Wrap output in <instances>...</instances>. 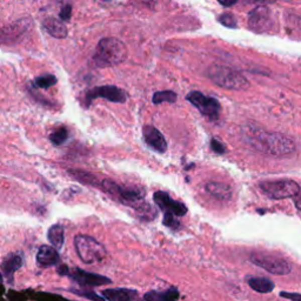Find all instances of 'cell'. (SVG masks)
Returning a JSON list of instances; mask_svg holds the SVG:
<instances>
[{
  "label": "cell",
  "mask_w": 301,
  "mask_h": 301,
  "mask_svg": "<svg viewBox=\"0 0 301 301\" xmlns=\"http://www.w3.org/2000/svg\"><path fill=\"white\" fill-rule=\"evenodd\" d=\"M241 136L245 143L261 153L274 157H287L295 152V144L292 139L283 134L267 132L254 125L244 126Z\"/></svg>",
  "instance_id": "cell-1"
},
{
  "label": "cell",
  "mask_w": 301,
  "mask_h": 301,
  "mask_svg": "<svg viewBox=\"0 0 301 301\" xmlns=\"http://www.w3.org/2000/svg\"><path fill=\"white\" fill-rule=\"evenodd\" d=\"M127 54L129 51L122 40L112 37L104 38L95 48L93 63L99 68L117 66L126 60Z\"/></svg>",
  "instance_id": "cell-2"
},
{
  "label": "cell",
  "mask_w": 301,
  "mask_h": 301,
  "mask_svg": "<svg viewBox=\"0 0 301 301\" xmlns=\"http://www.w3.org/2000/svg\"><path fill=\"white\" fill-rule=\"evenodd\" d=\"M207 77L219 87L243 91L250 87V81L240 72L225 65L214 64L207 68Z\"/></svg>",
  "instance_id": "cell-3"
},
{
  "label": "cell",
  "mask_w": 301,
  "mask_h": 301,
  "mask_svg": "<svg viewBox=\"0 0 301 301\" xmlns=\"http://www.w3.org/2000/svg\"><path fill=\"white\" fill-rule=\"evenodd\" d=\"M99 188L107 194L112 196V199L124 204V205L133 207L137 210L138 207L145 203V191L139 187H125V186L118 185L117 182L110 179L100 180Z\"/></svg>",
  "instance_id": "cell-4"
},
{
  "label": "cell",
  "mask_w": 301,
  "mask_h": 301,
  "mask_svg": "<svg viewBox=\"0 0 301 301\" xmlns=\"http://www.w3.org/2000/svg\"><path fill=\"white\" fill-rule=\"evenodd\" d=\"M74 248L80 260L84 264L92 265L102 261L106 257L107 252L104 245L89 235L79 234L74 238Z\"/></svg>",
  "instance_id": "cell-5"
},
{
  "label": "cell",
  "mask_w": 301,
  "mask_h": 301,
  "mask_svg": "<svg viewBox=\"0 0 301 301\" xmlns=\"http://www.w3.org/2000/svg\"><path fill=\"white\" fill-rule=\"evenodd\" d=\"M261 192L269 199L281 200L295 198L300 194L301 188L299 184L290 179H280V180H269V181H262L259 184Z\"/></svg>",
  "instance_id": "cell-6"
},
{
  "label": "cell",
  "mask_w": 301,
  "mask_h": 301,
  "mask_svg": "<svg viewBox=\"0 0 301 301\" xmlns=\"http://www.w3.org/2000/svg\"><path fill=\"white\" fill-rule=\"evenodd\" d=\"M250 260L252 264L274 275H287L293 269L289 260L276 254L253 253L250 257Z\"/></svg>",
  "instance_id": "cell-7"
},
{
  "label": "cell",
  "mask_w": 301,
  "mask_h": 301,
  "mask_svg": "<svg viewBox=\"0 0 301 301\" xmlns=\"http://www.w3.org/2000/svg\"><path fill=\"white\" fill-rule=\"evenodd\" d=\"M186 99L193 106L196 107L204 117L209 118L210 120H217L219 118L221 106L218 99L212 98V96H206L203 93L196 91L189 92Z\"/></svg>",
  "instance_id": "cell-8"
},
{
  "label": "cell",
  "mask_w": 301,
  "mask_h": 301,
  "mask_svg": "<svg viewBox=\"0 0 301 301\" xmlns=\"http://www.w3.org/2000/svg\"><path fill=\"white\" fill-rule=\"evenodd\" d=\"M96 98H104L109 102L123 104L127 100V93L124 89L117 87L113 85H106V86H99V87L92 88L91 91H88L85 95L86 105H89L91 102Z\"/></svg>",
  "instance_id": "cell-9"
},
{
  "label": "cell",
  "mask_w": 301,
  "mask_h": 301,
  "mask_svg": "<svg viewBox=\"0 0 301 301\" xmlns=\"http://www.w3.org/2000/svg\"><path fill=\"white\" fill-rule=\"evenodd\" d=\"M248 26L258 33L269 32L273 29L272 13L267 6L261 5L252 10L248 15Z\"/></svg>",
  "instance_id": "cell-10"
},
{
  "label": "cell",
  "mask_w": 301,
  "mask_h": 301,
  "mask_svg": "<svg viewBox=\"0 0 301 301\" xmlns=\"http://www.w3.org/2000/svg\"><path fill=\"white\" fill-rule=\"evenodd\" d=\"M154 203L157 204V206L160 209L164 214H173L175 217H184L187 213V207L184 204L176 202V200L172 199L169 196L168 193L158 191L154 193L153 195Z\"/></svg>",
  "instance_id": "cell-11"
},
{
  "label": "cell",
  "mask_w": 301,
  "mask_h": 301,
  "mask_svg": "<svg viewBox=\"0 0 301 301\" xmlns=\"http://www.w3.org/2000/svg\"><path fill=\"white\" fill-rule=\"evenodd\" d=\"M70 276L75 282L80 286H88V287H96L103 285H109L112 282V280L107 278L105 275L96 274V273L87 272L84 269L75 268L73 272L70 273Z\"/></svg>",
  "instance_id": "cell-12"
},
{
  "label": "cell",
  "mask_w": 301,
  "mask_h": 301,
  "mask_svg": "<svg viewBox=\"0 0 301 301\" xmlns=\"http://www.w3.org/2000/svg\"><path fill=\"white\" fill-rule=\"evenodd\" d=\"M143 134L146 144L151 148H153L154 151L159 152V153H164V152L167 151V141L160 133V131H158L155 127L145 126Z\"/></svg>",
  "instance_id": "cell-13"
},
{
  "label": "cell",
  "mask_w": 301,
  "mask_h": 301,
  "mask_svg": "<svg viewBox=\"0 0 301 301\" xmlns=\"http://www.w3.org/2000/svg\"><path fill=\"white\" fill-rule=\"evenodd\" d=\"M24 264V257L22 252H15V253H10L2 264L3 274L8 282L11 283L13 281V274L22 267Z\"/></svg>",
  "instance_id": "cell-14"
},
{
  "label": "cell",
  "mask_w": 301,
  "mask_h": 301,
  "mask_svg": "<svg viewBox=\"0 0 301 301\" xmlns=\"http://www.w3.org/2000/svg\"><path fill=\"white\" fill-rule=\"evenodd\" d=\"M37 262L41 267H52L60 262V255H59L57 248L48 246V245H43L38 250Z\"/></svg>",
  "instance_id": "cell-15"
},
{
  "label": "cell",
  "mask_w": 301,
  "mask_h": 301,
  "mask_svg": "<svg viewBox=\"0 0 301 301\" xmlns=\"http://www.w3.org/2000/svg\"><path fill=\"white\" fill-rule=\"evenodd\" d=\"M102 295L109 301H133L138 297L137 290L130 288H107Z\"/></svg>",
  "instance_id": "cell-16"
},
{
  "label": "cell",
  "mask_w": 301,
  "mask_h": 301,
  "mask_svg": "<svg viewBox=\"0 0 301 301\" xmlns=\"http://www.w3.org/2000/svg\"><path fill=\"white\" fill-rule=\"evenodd\" d=\"M205 188L211 195L218 200H230L232 196V188L224 182H207Z\"/></svg>",
  "instance_id": "cell-17"
},
{
  "label": "cell",
  "mask_w": 301,
  "mask_h": 301,
  "mask_svg": "<svg viewBox=\"0 0 301 301\" xmlns=\"http://www.w3.org/2000/svg\"><path fill=\"white\" fill-rule=\"evenodd\" d=\"M44 27L52 37L58 39H64L67 37V27L64 25L60 20L55 18H47L44 20Z\"/></svg>",
  "instance_id": "cell-18"
},
{
  "label": "cell",
  "mask_w": 301,
  "mask_h": 301,
  "mask_svg": "<svg viewBox=\"0 0 301 301\" xmlns=\"http://www.w3.org/2000/svg\"><path fill=\"white\" fill-rule=\"evenodd\" d=\"M248 286L258 293H271L274 289V282L268 278H262V276H252L247 280Z\"/></svg>",
  "instance_id": "cell-19"
},
{
  "label": "cell",
  "mask_w": 301,
  "mask_h": 301,
  "mask_svg": "<svg viewBox=\"0 0 301 301\" xmlns=\"http://www.w3.org/2000/svg\"><path fill=\"white\" fill-rule=\"evenodd\" d=\"M65 231L64 227L60 224H54L48 228L47 232V238L52 244V246L57 250H60L63 247L64 241H65Z\"/></svg>",
  "instance_id": "cell-20"
},
{
  "label": "cell",
  "mask_w": 301,
  "mask_h": 301,
  "mask_svg": "<svg viewBox=\"0 0 301 301\" xmlns=\"http://www.w3.org/2000/svg\"><path fill=\"white\" fill-rule=\"evenodd\" d=\"M68 173H70V174L73 176L75 180L82 182V184L99 187L100 180L96 178L94 174H92V173L80 171V169H71V171H68Z\"/></svg>",
  "instance_id": "cell-21"
},
{
  "label": "cell",
  "mask_w": 301,
  "mask_h": 301,
  "mask_svg": "<svg viewBox=\"0 0 301 301\" xmlns=\"http://www.w3.org/2000/svg\"><path fill=\"white\" fill-rule=\"evenodd\" d=\"M178 296V292L175 289H168L166 292H148L144 295V299L146 301H175V297Z\"/></svg>",
  "instance_id": "cell-22"
},
{
  "label": "cell",
  "mask_w": 301,
  "mask_h": 301,
  "mask_svg": "<svg viewBox=\"0 0 301 301\" xmlns=\"http://www.w3.org/2000/svg\"><path fill=\"white\" fill-rule=\"evenodd\" d=\"M153 104H162V103H174L176 100V93L173 91H159L153 94Z\"/></svg>",
  "instance_id": "cell-23"
},
{
  "label": "cell",
  "mask_w": 301,
  "mask_h": 301,
  "mask_svg": "<svg viewBox=\"0 0 301 301\" xmlns=\"http://www.w3.org/2000/svg\"><path fill=\"white\" fill-rule=\"evenodd\" d=\"M67 138H68L67 129H65V127H59V129L54 131V132L51 133L50 140L52 144L55 145V146H60V145H63L65 141L67 140Z\"/></svg>",
  "instance_id": "cell-24"
},
{
  "label": "cell",
  "mask_w": 301,
  "mask_h": 301,
  "mask_svg": "<svg viewBox=\"0 0 301 301\" xmlns=\"http://www.w3.org/2000/svg\"><path fill=\"white\" fill-rule=\"evenodd\" d=\"M137 213L139 214V217L141 218V219H154L155 216H157V211H155L153 207H152L151 205H148V204L144 203L143 205L138 207V209L136 210Z\"/></svg>",
  "instance_id": "cell-25"
},
{
  "label": "cell",
  "mask_w": 301,
  "mask_h": 301,
  "mask_svg": "<svg viewBox=\"0 0 301 301\" xmlns=\"http://www.w3.org/2000/svg\"><path fill=\"white\" fill-rule=\"evenodd\" d=\"M70 292L77 294V295H80L82 297H86V299L92 300V301H104L105 300V297L103 295H99V294H96L93 292L91 289H79V288H71Z\"/></svg>",
  "instance_id": "cell-26"
},
{
  "label": "cell",
  "mask_w": 301,
  "mask_h": 301,
  "mask_svg": "<svg viewBox=\"0 0 301 301\" xmlns=\"http://www.w3.org/2000/svg\"><path fill=\"white\" fill-rule=\"evenodd\" d=\"M29 26H31V22H29V20H26L25 23H16V25L9 26V32L5 31L4 36L9 34V38H12L13 36H18V34L25 32V31L29 29Z\"/></svg>",
  "instance_id": "cell-27"
},
{
  "label": "cell",
  "mask_w": 301,
  "mask_h": 301,
  "mask_svg": "<svg viewBox=\"0 0 301 301\" xmlns=\"http://www.w3.org/2000/svg\"><path fill=\"white\" fill-rule=\"evenodd\" d=\"M57 78L52 74H45L36 79V85L39 88H50L57 84Z\"/></svg>",
  "instance_id": "cell-28"
},
{
  "label": "cell",
  "mask_w": 301,
  "mask_h": 301,
  "mask_svg": "<svg viewBox=\"0 0 301 301\" xmlns=\"http://www.w3.org/2000/svg\"><path fill=\"white\" fill-rule=\"evenodd\" d=\"M218 20L226 27H231V29L237 27V19H235L234 16L231 15V13H223V15L218 18Z\"/></svg>",
  "instance_id": "cell-29"
},
{
  "label": "cell",
  "mask_w": 301,
  "mask_h": 301,
  "mask_svg": "<svg viewBox=\"0 0 301 301\" xmlns=\"http://www.w3.org/2000/svg\"><path fill=\"white\" fill-rule=\"evenodd\" d=\"M164 225L169 228H172V230H176V228H179L180 226L179 221L175 219V216H173V214H167V213L164 214Z\"/></svg>",
  "instance_id": "cell-30"
},
{
  "label": "cell",
  "mask_w": 301,
  "mask_h": 301,
  "mask_svg": "<svg viewBox=\"0 0 301 301\" xmlns=\"http://www.w3.org/2000/svg\"><path fill=\"white\" fill-rule=\"evenodd\" d=\"M59 16H60V18L63 19L64 22H68V20L71 19V16H72V6L70 4L64 5L60 10Z\"/></svg>",
  "instance_id": "cell-31"
},
{
  "label": "cell",
  "mask_w": 301,
  "mask_h": 301,
  "mask_svg": "<svg viewBox=\"0 0 301 301\" xmlns=\"http://www.w3.org/2000/svg\"><path fill=\"white\" fill-rule=\"evenodd\" d=\"M280 296L285 297V299L292 300V301H301V294L294 292V293H288V292H280Z\"/></svg>",
  "instance_id": "cell-32"
},
{
  "label": "cell",
  "mask_w": 301,
  "mask_h": 301,
  "mask_svg": "<svg viewBox=\"0 0 301 301\" xmlns=\"http://www.w3.org/2000/svg\"><path fill=\"white\" fill-rule=\"evenodd\" d=\"M211 146H212L213 151H214V152H217L218 154H223V153H225V147H224L223 145H221L218 140L213 139L212 141H211Z\"/></svg>",
  "instance_id": "cell-33"
},
{
  "label": "cell",
  "mask_w": 301,
  "mask_h": 301,
  "mask_svg": "<svg viewBox=\"0 0 301 301\" xmlns=\"http://www.w3.org/2000/svg\"><path fill=\"white\" fill-rule=\"evenodd\" d=\"M246 3H251V4H272V3H274L275 0H245Z\"/></svg>",
  "instance_id": "cell-34"
},
{
  "label": "cell",
  "mask_w": 301,
  "mask_h": 301,
  "mask_svg": "<svg viewBox=\"0 0 301 301\" xmlns=\"http://www.w3.org/2000/svg\"><path fill=\"white\" fill-rule=\"evenodd\" d=\"M223 6H232L237 3V0H218Z\"/></svg>",
  "instance_id": "cell-35"
},
{
  "label": "cell",
  "mask_w": 301,
  "mask_h": 301,
  "mask_svg": "<svg viewBox=\"0 0 301 301\" xmlns=\"http://www.w3.org/2000/svg\"><path fill=\"white\" fill-rule=\"evenodd\" d=\"M295 207L299 211H301V195L299 196V198L295 199Z\"/></svg>",
  "instance_id": "cell-36"
},
{
  "label": "cell",
  "mask_w": 301,
  "mask_h": 301,
  "mask_svg": "<svg viewBox=\"0 0 301 301\" xmlns=\"http://www.w3.org/2000/svg\"><path fill=\"white\" fill-rule=\"evenodd\" d=\"M102 2H111V0H102Z\"/></svg>",
  "instance_id": "cell-37"
}]
</instances>
